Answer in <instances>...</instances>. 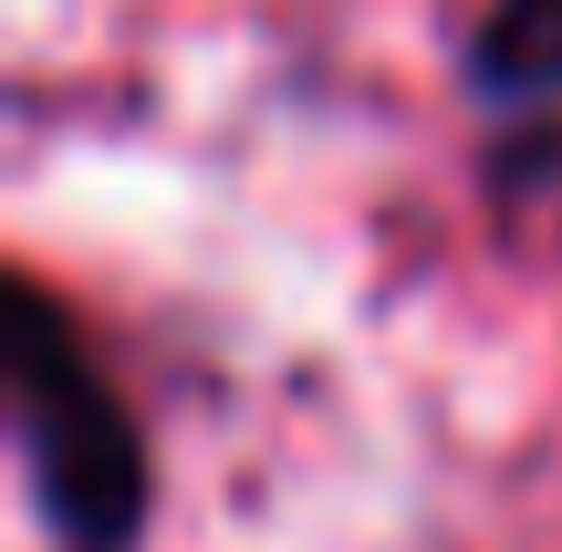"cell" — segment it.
Here are the masks:
<instances>
[{"instance_id":"cell-1","label":"cell","mask_w":562,"mask_h":552,"mask_svg":"<svg viewBox=\"0 0 562 552\" xmlns=\"http://www.w3.org/2000/svg\"><path fill=\"white\" fill-rule=\"evenodd\" d=\"M0 407H11L21 491L53 552H136L157 521V470L146 438L125 417L115 375L83 354V334L63 324V303L11 271L0 282Z\"/></svg>"},{"instance_id":"cell-2","label":"cell","mask_w":562,"mask_h":552,"mask_svg":"<svg viewBox=\"0 0 562 552\" xmlns=\"http://www.w3.org/2000/svg\"><path fill=\"white\" fill-rule=\"evenodd\" d=\"M469 94L501 115L562 104V0H490L469 32Z\"/></svg>"}]
</instances>
